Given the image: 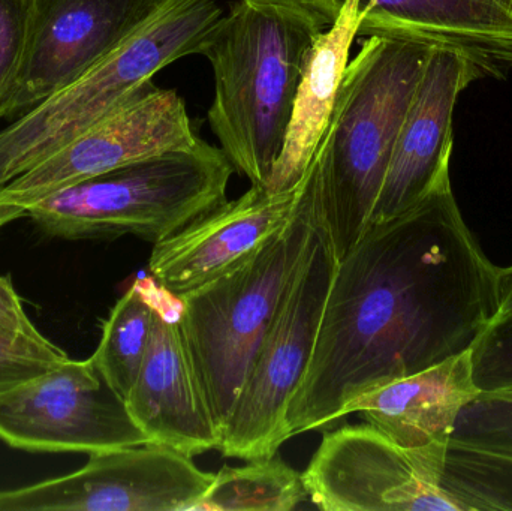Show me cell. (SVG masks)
Returning a JSON list of instances; mask_svg holds the SVG:
<instances>
[{"label":"cell","instance_id":"6da1fadb","mask_svg":"<svg viewBox=\"0 0 512 511\" xmlns=\"http://www.w3.org/2000/svg\"><path fill=\"white\" fill-rule=\"evenodd\" d=\"M501 312L499 267L463 219L450 182L370 225L339 261L286 438L345 417L358 396L471 351Z\"/></svg>","mask_w":512,"mask_h":511},{"label":"cell","instance_id":"7a4b0ae2","mask_svg":"<svg viewBox=\"0 0 512 511\" xmlns=\"http://www.w3.org/2000/svg\"><path fill=\"white\" fill-rule=\"evenodd\" d=\"M330 26L310 0H239L207 33V120L236 171L265 186L282 152L310 48Z\"/></svg>","mask_w":512,"mask_h":511},{"label":"cell","instance_id":"3957f363","mask_svg":"<svg viewBox=\"0 0 512 511\" xmlns=\"http://www.w3.org/2000/svg\"><path fill=\"white\" fill-rule=\"evenodd\" d=\"M433 48L417 39L372 35L349 60L333 114L303 177L337 261L369 228Z\"/></svg>","mask_w":512,"mask_h":511},{"label":"cell","instance_id":"277c9868","mask_svg":"<svg viewBox=\"0 0 512 511\" xmlns=\"http://www.w3.org/2000/svg\"><path fill=\"white\" fill-rule=\"evenodd\" d=\"M318 206L301 180L289 221L230 272L180 300L179 323L224 434L306 251Z\"/></svg>","mask_w":512,"mask_h":511},{"label":"cell","instance_id":"5b68a950","mask_svg":"<svg viewBox=\"0 0 512 511\" xmlns=\"http://www.w3.org/2000/svg\"><path fill=\"white\" fill-rule=\"evenodd\" d=\"M236 168L221 147H194L83 180L27 210L44 236L65 240L132 236L153 245L227 201Z\"/></svg>","mask_w":512,"mask_h":511},{"label":"cell","instance_id":"8992f818","mask_svg":"<svg viewBox=\"0 0 512 511\" xmlns=\"http://www.w3.org/2000/svg\"><path fill=\"white\" fill-rule=\"evenodd\" d=\"M218 0H176L101 65L0 131V191L113 113L156 72L200 53Z\"/></svg>","mask_w":512,"mask_h":511},{"label":"cell","instance_id":"52a82bcc","mask_svg":"<svg viewBox=\"0 0 512 511\" xmlns=\"http://www.w3.org/2000/svg\"><path fill=\"white\" fill-rule=\"evenodd\" d=\"M337 264L318 212L297 272L225 426L219 447L225 458H271L288 441L286 410L312 359Z\"/></svg>","mask_w":512,"mask_h":511},{"label":"cell","instance_id":"ba28073f","mask_svg":"<svg viewBox=\"0 0 512 511\" xmlns=\"http://www.w3.org/2000/svg\"><path fill=\"white\" fill-rule=\"evenodd\" d=\"M448 444L408 450L375 426L325 432L303 474L325 511H462L442 488Z\"/></svg>","mask_w":512,"mask_h":511},{"label":"cell","instance_id":"9c48e42d","mask_svg":"<svg viewBox=\"0 0 512 511\" xmlns=\"http://www.w3.org/2000/svg\"><path fill=\"white\" fill-rule=\"evenodd\" d=\"M182 96L144 84L113 113L0 191V230L45 198L83 180L168 152L194 147Z\"/></svg>","mask_w":512,"mask_h":511},{"label":"cell","instance_id":"30bf717a","mask_svg":"<svg viewBox=\"0 0 512 511\" xmlns=\"http://www.w3.org/2000/svg\"><path fill=\"white\" fill-rule=\"evenodd\" d=\"M0 441L38 453H92L149 443L92 357L0 395Z\"/></svg>","mask_w":512,"mask_h":511},{"label":"cell","instance_id":"8fae6325","mask_svg":"<svg viewBox=\"0 0 512 511\" xmlns=\"http://www.w3.org/2000/svg\"><path fill=\"white\" fill-rule=\"evenodd\" d=\"M158 444L92 453L80 470L0 489V511H192L215 474Z\"/></svg>","mask_w":512,"mask_h":511},{"label":"cell","instance_id":"7c38bea8","mask_svg":"<svg viewBox=\"0 0 512 511\" xmlns=\"http://www.w3.org/2000/svg\"><path fill=\"white\" fill-rule=\"evenodd\" d=\"M29 48L6 117L101 65L176 0H32Z\"/></svg>","mask_w":512,"mask_h":511},{"label":"cell","instance_id":"4fadbf2b","mask_svg":"<svg viewBox=\"0 0 512 511\" xmlns=\"http://www.w3.org/2000/svg\"><path fill=\"white\" fill-rule=\"evenodd\" d=\"M481 78L480 69L459 51L433 48L397 137L369 227L403 215L450 182L454 108L460 93Z\"/></svg>","mask_w":512,"mask_h":511},{"label":"cell","instance_id":"5bb4252c","mask_svg":"<svg viewBox=\"0 0 512 511\" xmlns=\"http://www.w3.org/2000/svg\"><path fill=\"white\" fill-rule=\"evenodd\" d=\"M300 186L285 194L251 186L237 200L225 201L155 243L149 261L153 279L182 300L230 272L289 221Z\"/></svg>","mask_w":512,"mask_h":511},{"label":"cell","instance_id":"9a60e30c","mask_svg":"<svg viewBox=\"0 0 512 511\" xmlns=\"http://www.w3.org/2000/svg\"><path fill=\"white\" fill-rule=\"evenodd\" d=\"M126 405L149 443L189 458L221 447L222 431L195 369L179 315L171 318L158 305L149 347Z\"/></svg>","mask_w":512,"mask_h":511},{"label":"cell","instance_id":"2e32d148","mask_svg":"<svg viewBox=\"0 0 512 511\" xmlns=\"http://www.w3.org/2000/svg\"><path fill=\"white\" fill-rule=\"evenodd\" d=\"M330 24L345 0H310ZM358 36H397L450 48L483 78L512 68V14L496 0H358Z\"/></svg>","mask_w":512,"mask_h":511},{"label":"cell","instance_id":"e0dca14e","mask_svg":"<svg viewBox=\"0 0 512 511\" xmlns=\"http://www.w3.org/2000/svg\"><path fill=\"white\" fill-rule=\"evenodd\" d=\"M480 390L472 375L471 351L355 398L345 416L363 414L397 446L408 450L448 444L459 414Z\"/></svg>","mask_w":512,"mask_h":511},{"label":"cell","instance_id":"ac0fdd59","mask_svg":"<svg viewBox=\"0 0 512 511\" xmlns=\"http://www.w3.org/2000/svg\"><path fill=\"white\" fill-rule=\"evenodd\" d=\"M358 26V0H345L336 20L313 42L298 84L282 152L265 185L270 194H285L301 185L333 114Z\"/></svg>","mask_w":512,"mask_h":511},{"label":"cell","instance_id":"d6986e66","mask_svg":"<svg viewBox=\"0 0 512 511\" xmlns=\"http://www.w3.org/2000/svg\"><path fill=\"white\" fill-rule=\"evenodd\" d=\"M307 500L303 474L274 455L222 468L192 511H292Z\"/></svg>","mask_w":512,"mask_h":511},{"label":"cell","instance_id":"ffe728a7","mask_svg":"<svg viewBox=\"0 0 512 511\" xmlns=\"http://www.w3.org/2000/svg\"><path fill=\"white\" fill-rule=\"evenodd\" d=\"M155 312L152 293L137 281L117 300L102 323L101 341L92 360L111 389L125 401L143 365Z\"/></svg>","mask_w":512,"mask_h":511},{"label":"cell","instance_id":"44dd1931","mask_svg":"<svg viewBox=\"0 0 512 511\" xmlns=\"http://www.w3.org/2000/svg\"><path fill=\"white\" fill-rule=\"evenodd\" d=\"M69 359L30 320L11 276L0 275V395Z\"/></svg>","mask_w":512,"mask_h":511},{"label":"cell","instance_id":"7402d4cb","mask_svg":"<svg viewBox=\"0 0 512 511\" xmlns=\"http://www.w3.org/2000/svg\"><path fill=\"white\" fill-rule=\"evenodd\" d=\"M442 488L462 511L512 510V461L450 441Z\"/></svg>","mask_w":512,"mask_h":511},{"label":"cell","instance_id":"603a6c76","mask_svg":"<svg viewBox=\"0 0 512 511\" xmlns=\"http://www.w3.org/2000/svg\"><path fill=\"white\" fill-rule=\"evenodd\" d=\"M451 443L512 461V390L481 392L469 402L459 414Z\"/></svg>","mask_w":512,"mask_h":511},{"label":"cell","instance_id":"cb8c5ba5","mask_svg":"<svg viewBox=\"0 0 512 511\" xmlns=\"http://www.w3.org/2000/svg\"><path fill=\"white\" fill-rule=\"evenodd\" d=\"M32 0H0V119L6 117L26 59Z\"/></svg>","mask_w":512,"mask_h":511},{"label":"cell","instance_id":"d4e9b609","mask_svg":"<svg viewBox=\"0 0 512 511\" xmlns=\"http://www.w3.org/2000/svg\"><path fill=\"white\" fill-rule=\"evenodd\" d=\"M471 360L480 392L512 390V308L499 312L475 342Z\"/></svg>","mask_w":512,"mask_h":511},{"label":"cell","instance_id":"484cf974","mask_svg":"<svg viewBox=\"0 0 512 511\" xmlns=\"http://www.w3.org/2000/svg\"><path fill=\"white\" fill-rule=\"evenodd\" d=\"M499 284H501V312L512 308V266L499 267Z\"/></svg>","mask_w":512,"mask_h":511},{"label":"cell","instance_id":"4316f807","mask_svg":"<svg viewBox=\"0 0 512 511\" xmlns=\"http://www.w3.org/2000/svg\"><path fill=\"white\" fill-rule=\"evenodd\" d=\"M496 2H498L499 5L504 6V8L508 9L512 14V0H496Z\"/></svg>","mask_w":512,"mask_h":511}]
</instances>
